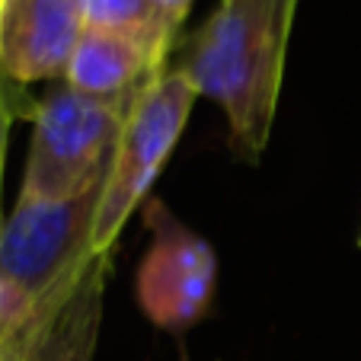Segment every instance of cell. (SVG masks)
<instances>
[{"instance_id": "6da1fadb", "label": "cell", "mask_w": 361, "mask_h": 361, "mask_svg": "<svg viewBox=\"0 0 361 361\" xmlns=\"http://www.w3.org/2000/svg\"><path fill=\"white\" fill-rule=\"evenodd\" d=\"M298 0H221L179 45L176 71L218 102L231 147L256 164L275 128Z\"/></svg>"}, {"instance_id": "7a4b0ae2", "label": "cell", "mask_w": 361, "mask_h": 361, "mask_svg": "<svg viewBox=\"0 0 361 361\" xmlns=\"http://www.w3.org/2000/svg\"><path fill=\"white\" fill-rule=\"evenodd\" d=\"M135 96L99 99L61 80L42 99H35L29 106L32 144L23 170L20 198L71 202L96 189L112 166L118 135Z\"/></svg>"}, {"instance_id": "3957f363", "label": "cell", "mask_w": 361, "mask_h": 361, "mask_svg": "<svg viewBox=\"0 0 361 361\" xmlns=\"http://www.w3.org/2000/svg\"><path fill=\"white\" fill-rule=\"evenodd\" d=\"M195 99L198 90L176 68L137 90L118 135L116 157L102 183L93 224L96 252H112L125 221L147 202V192L154 189L160 170L189 125Z\"/></svg>"}, {"instance_id": "277c9868", "label": "cell", "mask_w": 361, "mask_h": 361, "mask_svg": "<svg viewBox=\"0 0 361 361\" xmlns=\"http://www.w3.org/2000/svg\"><path fill=\"white\" fill-rule=\"evenodd\" d=\"M144 224L150 231V243L137 266V304L154 326L185 333L208 314L214 300V246L179 221L160 198L144 202Z\"/></svg>"}, {"instance_id": "5b68a950", "label": "cell", "mask_w": 361, "mask_h": 361, "mask_svg": "<svg viewBox=\"0 0 361 361\" xmlns=\"http://www.w3.org/2000/svg\"><path fill=\"white\" fill-rule=\"evenodd\" d=\"M83 29L80 0H4L0 71L20 87L64 80Z\"/></svg>"}, {"instance_id": "8992f818", "label": "cell", "mask_w": 361, "mask_h": 361, "mask_svg": "<svg viewBox=\"0 0 361 361\" xmlns=\"http://www.w3.org/2000/svg\"><path fill=\"white\" fill-rule=\"evenodd\" d=\"M154 51L141 39L102 29H83L64 71V83L99 99H128L150 80L164 77Z\"/></svg>"}, {"instance_id": "52a82bcc", "label": "cell", "mask_w": 361, "mask_h": 361, "mask_svg": "<svg viewBox=\"0 0 361 361\" xmlns=\"http://www.w3.org/2000/svg\"><path fill=\"white\" fill-rule=\"evenodd\" d=\"M80 7H83L87 29H102V32H118V35L141 39L154 51L157 68L166 71V58L170 55L160 45L150 0H80Z\"/></svg>"}, {"instance_id": "ba28073f", "label": "cell", "mask_w": 361, "mask_h": 361, "mask_svg": "<svg viewBox=\"0 0 361 361\" xmlns=\"http://www.w3.org/2000/svg\"><path fill=\"white\" fill-rule=\"evenodd\" d=\"M154 7V23H157V35H160V45L164 51L170 55L173 45H176V35H179V26L185 23L192 10V0H150Z\"/></svg>"}, {"instance_id": "9c48e42d", "label": "cell", "mask_w": 361, "mask_h": 361, "mask_svg": "<svg viewBox=\"0 0 361 361\" xmlns=\"http://www.w3.org/2000/svg\"><path fill=\"white\" fill-rule=\"evenodd\" d=\"M20 83H13L10 77H4L0 71V192H4V164H7V141H10V125L16 116H23V109L16 106L20 96H16ZM4 224V221H0Z\"/></svg>"}, {"instance_id": "30bf717a", "label": "cell", "mask_w": 361, "mask_h": 361, "mask_svg": "<svg viewBox=\"0 0 361 361\" xmlns=\"http://www.w3.org/2000/svg\"><path fill=\"white\" fill-rule=\"evenodd\" d=\"M16 317H20V310H16V300L7 294V288L0 285V361H4L7 342H10V336H13Z\"/></svg>"}, {"instance_id": "8fae6325", "label": "cell", "mask_w": 361, "mask_h": 361, "mask_svg": "<svg viewBox=\"0 0 361 361\" xmlns=\"http://www.w3.org/2000/svg\"><path fill=\"white\" fill-rule=\"evenodd\" d=\"M0 10H4V0H0Z\"/></svg>"}, {"instance_id": "7c38bea8", "label": "cell", "mask_w": 361, "mask_h": 361, "mask_svg": "<svg viewBox=\"0 0 361 361\" xmlns=\"http://www.w3.org/2000/svg\"><path fill=\"white\" fill-rule=\"evenodd\" d=\"M358 243H361V240H358Z\"/></svg>"}]
</instances>
